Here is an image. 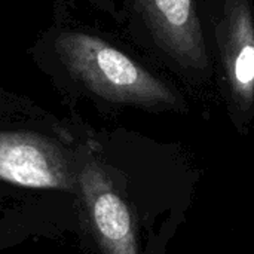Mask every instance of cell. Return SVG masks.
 <instances>
[{
  "label": "cell",
  "instance_id": "obj_1",
  "mask_svg": "<svg viewBox=\"0 0 254 254\" xmlns=\"http://www.w3.org/2000/svg\"><path fill=\"white\" fill-rule=\"evenodd\" d=\"M55 49L68 68L94 94L115 103L176 107V94L128 55L97 36L64 31Z\"/></svg>",
  "mask_w": 254,
  "mask_h": 254
},
{
  "label": "cell",
  "instance_id": "obj_4",
  "mask_svg": "<svg viewBox=\"0 0 254 254\" xmlns=\"http://www.w3.org/2000/svg\"><path fill=\"white\" fill-rule=\"evenodd\" d=\"M158 43L180 65L205 71L210 65L193 0H135Z\"/></svg>",
  "mask_w": 254,
  "mask_h": 254
},
{
  "label": "cell",
  "instance_id": "obj_3",
  "mask_svg": "<svg viewBox=\"0 0 254 254\" xmlns=\"http://www.w3.org/2000/svg\"><path fill=\"white\" fill-rule=\"evenodd\" d=\"M0 179L34 189L68 190L73 186L63 150L27 132H0Z\"/></svg>",
  "mask_w": 254,
  "mask_h": 254
},
{
  "label": "cell",
  "instance_id": "obj_2",
  "mask_svg": "<svg viewBox=\"0 0 254 254\" xmlns=\"http://www.w3.org/2000/svg\"><path fill=\"white\" fill-rule=\"evenodd\" d=\"M79 185L104 254H143L135 210L106 171L97 162H88L79 174Z\"/></svg>",
  "mask_w": 254,
  "mask_h": 254
},
{
  "label": "cell",
  "instance_id": "obj_5",
  "mask_svg": "<svg viewBox=\"0 0 254 254\" xmlns=\"http://www.w3.org/2000/svg\"><path fill=\"white\" fill-rule=\"evenodd\" d=\"M217 39L234 103L249 112L254 104V18L247 0H225Z\"/></svg>",
  "mask_w": 254,
  "mask_h": 254
}]
</instances>
